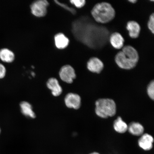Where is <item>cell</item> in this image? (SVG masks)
Masks as SVG:
<instances>
[{
	"mask_svg": "<svg viewBox=\"0 0 154 154\" xmlns=\"http://www.w3.org/2000/svg\"><path fill=\"white\" fill-rule=\"evenodd\" d=\"M139 60L137 51L130 45L122 48V51L116 55L115 61L120 68L125 70H130L134 68Z\"/></svg>",
	"mask_w": 154,
	"mask_h": 154,
	"instance_id": "6da1fadb",
	"label": "cell"
},
{
	"mask_svg": "<svg viewBox=\"0 0 154 154\" xmlns=\"http://www.w3.org/2000/svg\"><path fill=\"white\" fill-rule=\"evenodd\" d=\"M70 2L75 7L79 8L84 7L86 4V1L85 0H71Z\"/></svg>",
	"mask_w": 154,
	"mask_h": 154,
	"instance_id": "ac0fdd59",
	"label": "cell"
},
{
	"mask_svg": "<svg viewBox=\"0 0 154 154\" xmlns=\"http://www.w3.org/2000/svg\"><path fill=\"white\" fill-rule=\"evenodd\" d=\"M49 3L46 0H38L35 1L30 6L32 14L38 17L45 16L47 12Z\"/></svg>",
	"mask_w": 154,
	"mask_h": 154,
	"instance_id": "277c9868",
	"label": "cell"
},
{
	"mask_svg": "<svg viewBox=\"0 0 154 154\" xmlns=\"http://www.w3.org/2000/svg\"><path fill=\"white\" fill-rule=\"evenodd\" d=\"M147 93L150 99L153 100L154 99V82L152 81L149 83L147 88Z\"/></svg>",
	"mask_w": 154,
	"mask_h": 154,
	"instance_id": "e0dca14e",
	"label": "cell"
},
{
	"mask_svg": "<svg viewBox=\"0 0 154 154\" xmlns=\"http://www.w3.org/2000/svg\"><path fill=\"white\" fill-rule=\"evenodd\" d=\"M59 75L61 80L68 84L72 83L76 78L74 69L70 65H64L61 67Z\"/></svg>",
	"mask_w": 154,
	"mask_h": 154,
	"instance_id": "5b68a950",
	"label": "cell"
},
{
	"mask_svg": "<svg viewBox=\"0 0 154 154\" xmlns=\"http://www.w3.org/2000/svg\"><path fill=\"white\" fill-rule=\"evenodd\" d=\"M0 59L4 62L12 63L14 60V54L7 48H3L0 50Z\"/></svg>",
	"mask_w": 154,
	"mask_h": 154,
	"instance_id": "5bb4252c",
	"label": "cell"
},
{
	"mask_svg": "<svg viewBox=\"0 0 154 154\" xmlns=\"http://www.w3.org/2000/svg\"><path fill=\"white\" fill-rule=\"evenodd\" d=\"M154 139L151 135L147 134H143L138 140V145L142 149L149 151L152 149Z\"/></svg>",
	"mask_w": 154,
	"mask_h": 154,
	"instance_id": "52a82bcc",
	"label": "cell"
},
{
	"mask_svg": "<svg viewBox=\"0 0 154 154\" xmlns=\"http://www.w3.org/2000/svg\"><path fill=\"white\" fill-rule=\"evenodd\" d=\"M55 43L56 47L59 49H63L68 45L69 40L64 34H57L55 36Z\"/></svg>",
	"mask_w": 154,
	"mask_h": 154,
	"instance_id": "7c38bea8",
	"label": "cell"
},
{
	"mask_svg": "<svg viewBox=\"0 0 154 154\" xmlns=\"http://www.w3.org/2000/svg\"><path fill=\"white\" fill-rule=\"evenodd\" d=\"M20 107L21 112L25 116L32 119L35 118V113L32 110V106L30 103L26 101L21 102Z\"/></svg>",
	"mask_w": 154,
	"mask_h": 154,
	"instance_id": "9a60e30c",
	"label": "cell"
},
{
	"mask_svg": "<svg viewBox=\"0 0 154 154\" xmlns=\"http://www.w3.org/2000/svg\"><path fill=\"white\" fill-rule=\"evenodd\" d=\"M47 85L48 88L51 90L52 95L55 97L60 95L62 93V88L58 81L55 78L49 79L47 82Z\"/></svg>",
	"mask_w": 154,
	"mask_h": 154,
	"instance_id": "9c48e42d",
	"label": "cell"
},
{
	"mask_svg": "<svg viewBox=\"0 0 154 154\" xmlns=\"http://www.w3.org/2000/svg\"><path fill=\"white\" fill-rule=\"evenodd\" d=\"M109 41L112 46L115 49H121L124 47V38L119 32H115L112 34Z\"/></svg>",
	"mask_w": 154,
	"mask_h": 154,
	"instance_id": "8fae6325",
	"label": "cell"
},
{
	"mask_svg": "<svg viewBox=\"0 0 154 154\" xmlns=\"http://www.w3.org/2000/svg\"><path fill=\"white\" fill-rule=\"evenodd\" d=\"M87 67L90 72L99 74L103 70L104 65L100 60L97 57H93L88 60Z\"/></svg>",
	"mask_w": 154,
	"mask_h": 154,
	"instance_id": "ba28073f",
	"label": "cell"
},
{
	"mask_svg": "<svg viewBox=\"0 0 154 154\" xmlns=\"http://www.w3.org/2000/svg\"><path fill=\"white\" fill-rule=\"evenodd\" d=\"M128 130L131 134L135 136H141L143 134L144 128L140 123L132 122L128 126Z\"/></svg>",
	"mask_w": 154,
	"mask_h": 154,
	"instance_id": "4fadbf2b",
	"label": "cell"
},
{
	"mask_svg": "<svg viewBox=\"0 0 154 154\" xmlns=\"http://www.w3.org/2000/svg\"><path fill=\"white\" fill-rule=\"evenodd\" d=\"M113 128L119 133L124 134L128 130V125L121 117H119L113 123Z\"/></svg>",
	"mask_w": 154,
	"mask_h": 154,
	"instance_id": "2e32d148",
	"label": "cell"
},
{
	"mask_svg": "<svg viewBox=\"0 0 154 154\" xmlns=\"http://www.w3.org/2000/svg\"><path fill=\"white\" fill-rule=\"evenodd\" d=\"M88 154H101L99 153V152H98L95 151V152H92L90 153H88Z\"/></svg>",
	"mask_w": 154,
	"mask_h": 154,
	"instance_id": "7402d4cb",
	"label": "cell"
},
{
	"mask_svg": "<svg viewBox=\"0 0 154 154\" xmlns=\"http://www.w3.org/2000/svg\"><path fill=\"white\" fill-rule=\"evenodd\" d=\"M129 2H130V3H136L137 1L136 0H130V1H129Z\"/></svg>",
	"mask_w": 154,
	"mask_h": 154,
	"instance_id": "603a6c76",
	"label": "cell"
},
{
	"mask_svg": "<svg viewBox=\"0 0 154 154\" xmlns=\"http://www.w3.org/2000/svg\"><path fill=\"white\" fill-rule=\"evenodd\" d=\"M148 27L152 33H154V14L152 13L149 17L148 22Z\"/></svg>",
	"mask_w": 154,
	"mask_h": 154,
	"instance_id": "d6986e66",
	"label": "cell"
},
{
	"mask_svg": "<svg viewBox=\"0 0 154 154\" xmlns=\"http://www.w3.org/2000/svg\"><path fill=\"white\" fill-rule=\"evenodd\" d=\"M91 13L96 22L103 24L110 22L115 16V9L107 2L97 4L92 8Z\"/></svg>",
	"mask_w": 154,
	"mask_h": 154,
	"instance_id": "7a4b0ae2",
	"label": "cell"
},
{
	"mask_svg": "<svg viewBox=\"0 0 154 154\" xmlns=\"http://www.w3.org/2000/svg\"><path fill=\"white\" fill-rule=\"evenodd\" d=\"M6 73V69L4 65L0 63V79L5 78Z\"/></svg>",
	"mask_w": 154,
	"mask_h": 154,
	"instance_id": "44dd1931",
	"label": "cell"
},
{
	"mask_svg": "<svg viewBox=\"0 0 154 154\" xmlns=\"http://www.w3.org/2000/svg\"><path fill=\"white\" fill-rule=\"evenodd\" d=\"M65 105L70 109H78L81 105V99L78 94L70 93L65 96L64 99Z\"/></svg>",
	"mask_w": 154,
	"mask_h": 154,
	"instance_id": "8992f818",
	"label": "cell"
},
{
	"mask_svg": "<svg viewBox=\"0 0 154 154\" xmlns=\"http://www.w3.org/2000/svg\"><path fill=\"white\" fill-rule=\"evenodd\" d=\"M126 29L128 31L130 37L135 38L139 36L140 31V26L135 21H129L127 23Z\"/></svg>",
	"mask_w": 154,
	"mask_h": 154,
	"instance_id": "30bf717a",
	"label": "cell"
},
{
	"mask_svg": "<svg viewBox=\"0 0 154 154\" xmlns=\"http://www.w3.org/2000/svg\"><path fill=\"white\" fill-rule=\"evenodd\" d=\"M96 114L103 119L114 116L116 112V106L115 102L110 99H100L95 103Z\"/></svg>",
	"mask_w": 154,
	"mask_h": 154,
	"instance_id": "3957f363",
	"label": "cell"
},
{
	"mask_svg": "<svg viewBox=\"0 0 154 154\" xmlns=\"http://www.w3.org/2000/svg\"><path fill=\"white\" fill-rule=\"evenodd\" d=\"M55 3L57 4L60 5L61 7H62L63 8H64L65 9H66V10L70 11V12L71 13H72V14H75V13L76 12V11L75 10V9L67 6V5L65 4L59 2L57 1H55Z\"/></svg>",
	"mask_w": 154,
	"mask_h": 154,
	"instance_id": "ffe728a7",
	"label": "cell"
},
{
	"mask_svg": "<svg viewBox=\"0 0 154 154\" xmlns=\"http://www.w3.org/2000/svg\"><path fill=\"white\" fill-rule=\"evenodd\" d=\"M1 129H0V134H1Z\"/></svg>",
	"mask_w": 154,
	"mask_h": 154,
	"instance_id": "cb8c5ba5",
	"label": "cell"
}]
</instances>
